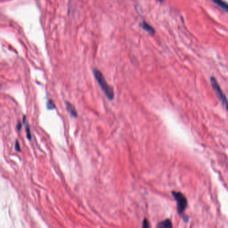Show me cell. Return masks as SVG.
Returning a JSON list of instances; mask_svg holds the SVG:
<instances>
[{"mask_svg": "<svg viewBox=\"0 0 228 228\" xmlns=\"http://www.w3.org/2000/svg\"><path fill=\"white\" fill-rule=\"evenodd\" d=\"M93 74L106 97L109 100H112L115 98V91L112 87L107 83L103 73L97 69H93Z\"/></svg>", "mask_w": 228, "mask_h": 228, "instance_id": "obj_1", "label": "cell"}, {"mask_svg": "<svg viewBox=\"0 0 228 228\" xmlns=\"http://www.w3.org/2000/svg\"><path fill=\"white\" fill-rule=\"evenodd\" d=\"M172 196L176 201L177 203V211L180 217L182 218L184 222L187 223L189 221L188 216L184 214L185 210L187 209V199L186 197L181 192L173 191H171Z\"/></svg>", "mask_w": 228, "mask_h": 228, "instance_id": "obj_2", "label": "cell"}, {"mask_svg": "<svg viewBox=\"0 0 228 228\" xmlns=\"http://www.w3.org/2000/svg\"><path fill=\"white\" fill-rule=\"evenodd\" d=\"M210 82H211V86L213 89H214V91L215 93L216 96H217V97L219 98V100L221 101L222 105L225 107L226 110H227V98L226 96L223 94V92H222L220 85H218L217 80L215 79V78L211 76V78H210Z\"/></svg>", "mask_w": 228, "mask_h": 228, "instance_id": "obj_3", "label": "cell"}, {"mask_svg": "<svg viewBox=\"0 0 228 228\" xmlns=\"http://www.w3.org/2000/svg\"><path fill=\"white\" fill-rule=\"evenodd\" d=\"M65 104H66V109L68 110V112L71 115V116H72V117L74 118L77 117L78 114L73 105L71 103H68V102H66Z\"/></svg>", "mask_w": 228, "mask_h": 228, "instance_id": "obj_4", "label": "cell"}, {"mask_svg": "<svg viewBox=\"0 0 228 228\" xmlns=\"http://www.w3.org/2000/svg\"><path fill=\"white\" fill-rule=\"evenodd\" d=\"M140 26H141V28L144 29V30H145L146 32H147L149 34H151V35H154L155 34V29L154 28H153L152 26H150L148 23H146V22H145V21H143V22H141V23H140Z\"/></svg>", "mask_w": 228, "mask_h": 228, "instance_id": "obj_5", "label": "cell"}, {"mask_svg": "<svg viewBox=\"0 0 228 228\" xmlns=\"http://www.w3.org/2000/svg\"><path fill=\"white\" fill-rule=\"evenodd\" d=\"M213 2L215 4L217 5L219 8H220L225 11H227V4L226 2L223 0H213Z\"/></svg>", "mask_w": 228, "mask_h": 228, "instance_id": "obj_6", "label": "cell"}, {"mask_svg": "<svg viewBox=\"0 0 228 228\" xmlns=\"http://www.w3.org/2000/svg\"><path fill=\"white\" fill-rule=\"evenodd\" d=\"M173 225L171 221L169 219H166L165 220L160 222L157 225V227H172Z\"/></svg>", "mask_w": 228, "mask_h": 228, "instance_id": "obj_7", "label": "cell"}, {"mask_svg": "<svg viewBox=\"0 0 228 228\" xmlns=\"http://www.w3.org/2000/svg\"><path fill=\"white\" fill-rule=\"evenodd\" d=\"M23 125H25V127H26V136H27V138L29 140L31 139V134H30V129H29V125H28V122H27L26 121V116H23Z\"/></svg>", "mask_w": 228, "mask_h": 228, "instance_id": "obj_8", "label": "cell"}, {"mask_svg": "<svg viewBox=\"0 0 228 228\" xmlns=\"http://www.w3.org/2000/svg\"><path fill=\"white\" fill-rule=\"evenodd\" d=\"M47 107L48 109H50V110H52V109H54L55 108V106L54 104V103H52L51 100H48V103H47Z\"/></svg>", "mask_w": 228, "mask_h": 228, "instance_id": "obj_9", "label": "cell"}, {"mask_svg": "<svg viewBox=\"0 0 228 228\" xmlns=\"http://www.w3.org/2000/svg\"><path fill=\"white\" fill-rule=\"evenodd\" d=\"M142 227H150V225H149V221H148L147 220H146V218H145V219H144V220H143Z\"/></svg>", "mask_w": 228, "mask_h": 228, "instance_id": "obj_10", "label": "cell"}, {"mask_svg": "<svg viewBox=\"0 0 228 228\" xmlns=\"http://www.w3.org/2000/svg\"><path fill=\"white\" fill-rule=\"evenodd\" d=\"M15 148H16V150L18 152H20L21 150H20V145H19V143L17 140H16V144H15Z\"/></svg>", "mask_w": 228, "mask_h": 228, "instance_id": "obj_11", "label": "cell"}, {"mask_svg": "<svg viewBox=\"0 0 228 228\" xmlns=\"http://www.w3.org/2000/svg\"><path fill=\"white\" fill-rule=\"evenodd\" d=\"M21 127H22V124H21V122H18V123H17V130H18V131H20V128H21Z\"/></svg>", "mask_w": 228, "mask_h": 228, "instance_id": "obj_12", "label": "cell"}, {"mask_svg": "<svg viewBox=\"0 0 228 228\" xmlns=\"http://www.w3.org/2000/svg\"><path fill=\"white\" fill-rule=\"evenodd\" d=\"M158 1H159V2H163V0H158Z\"/></svg>", "mask_w": 228, "mask_h": 228, "instance_id": "obj_13", "label": "cell"}]
</instances>
